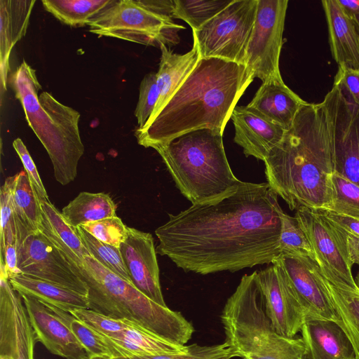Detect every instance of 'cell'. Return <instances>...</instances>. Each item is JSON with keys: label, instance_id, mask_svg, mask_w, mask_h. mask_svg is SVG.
I'll return each mask as SVG.
<instances>
[{"label": "cell", "instance_id": "6da1fadb", "mask_svg": "<svg viewBox=\"0 0 359 359\" xmlns=\"http://www.w3.org/2000/svg\"><path fill=\"white\" fill-rule=\"evenodd\" d=\"M283 211L267 182H241L218 197L169 215L155 230L156 253L202 275L272 264L281 253Z\"/></svg>", "mask_w": 359, "mask_h": 359}, {"label": "cell", "instance_id": "7a4b0ae2", "mask_svg": "<svg viewBox=\"0 0 359 359\" xmlns=\"http://www.w3.org/2000/svg\"><path fill=\"white\" fill-rule=\"evenodd\" d=\"M254 79L244 65L200 58L155 118L137 128L138 144L156 150L189 132L208 128L223 133Z\"/></svg>", "mask_w": 359, "mask_h": 359}, {"label": "cell", "instance_id": "3957f363", "mask_svg": "<svg viewBox=\"0 0 359 359\" xmlns=\"http://www.w3.org/2000/svg\"><path fill=\"white\" fill-rule=\"evenodd\" d=\"M264 162L267 183L290 210L328 209L334 161L323 104L306 102Z\"/></svg>", "mask_w": 359, "mask_h": 359}, {"label": "cell", "instance_id": "277c9868", "mask_svg": "<svg viewBox=\"0 0 359 359\" xmlns=\"http://www.w3.org/2000/svg\"><path fill=\"white\" fill-rule=\"evenodd\" d=\"M55 245L87 285L90 309L115 319L131 321L175 344L185 346L191 339L194 328L181 313L153 302L130 282L90 255L82 261L62 243L56 242Z\"/></svg>", "mask_w": 359, "mask_h": 359}, {"label": "cell", "instance_id": "5b68a950", "mask_svg": "<svg viewBox=\"0 0 359 359\" xmlns=\"http://www.w3.org/2000/svg\"><path fill=\"white\" fill-rule=\"evenodd\" d=\"M24 109L28 125L46 150L54 177L62 185L73 182L84 154L79 128L80 114L57 101L41 86L36 71L25 60L8 79Z\"/></svg>", "mask_w": 359, "mask_h": 359}, {"label": "cell", "instance_id": "8992f818", "mask_svg": "<svg viewBox=\"0 0 359 359\" xmlns=\"http://www.w3.org/2000/svg\"><path fill=\"white\" fill-rule=\"evenodd\" d=\"M222 135L208 128L197 130L156 149L177 187L192 204L218 197L242 182L230 168Z\"/></svg>", "mask_w": 359, "mask_h": 359}, {"label": "cell", "instance_id": "52a82bcc", "mask_svg": "<svg viewBox=\"0 0 359 359\" xmlns=\"http://www.w3.org/2000/svg\"><path fill=\"white\" fill-rule=\"evenodd\" d=\"M225 343L242 359H305L302 337L278 334L265 311L257 271L245 275L221 314Z\"/></svg>", "mask_w": 359, "mask_h": 359}, {"label": "cell", "instance_id": "ba28073f", "mask_svg": "<svg viewBox=\"0 0 359 359\" xmlns=\"http://www.w3.org/2000/svg\"><path fill=\"white\" fill-rule=\"evenodd\" d=\"M87 25L90 32L100 36L159 48L177 44L178 32L185 29L172 18L148 8L142 0H115Z\"/></svg>", "mask_w": 359, "mask_h": 359}, {"label": "cell", "instance_id": "9c48e42d", "mask_svg": "<svg viewBox=\"0 0 359 359\" xmlns=\"http://www.w3.org/2000/svg\"><path fill=\"white\" fill-rule=\"evenodd\" d=\"M258 0H233L198 30L192 31L200 58L215 57L245 65Z\"/></svg>", "mask_w": 359, "mask_h": 359}, {"label": "cell", "instance_id": "30bf717a", "mask_svg": "<svg viewBox=\"0 0 359 359\" xmlns=\"http://www.w3.org/2000/svg\"><path fill=\"white\" fill-rule=\"evenodd\" d=\"M287 0H258L255 21L248 43L245 66L262 83L281 77L280 55Z\"/></svg>", "mask_w": 359, "mask_h": 359}, {"label": "cell", "instance_id": "8fae6325", "mask_svg": "<svg viewBox=\"0 0 359 359\" xmlns=\"http://www.w3.org/2000/svg\"><path fill=\"white\" fill-rule=\"evenodd\" d=\"M294 217L310 243L322 273L338 286L359 289L340 228L316 210L307 207L299 208Z\"/></svg>", "mask_w": 359, "mask_h": 359}, {"label": "cell", "instance_id": "7c38bea8", "mask_svg": "<svg viewBox=\"0 0 359 359\" xmlns=\"http://www.w3.org/2000/svg\"><path fill=\"white\" fill-rule=\"evenodd\" d=\"M322 103L332 144L334 172L359 186V105L348 102L334 86Z\"/></svg>", "mask_w": 359, "mask_h": 359}, {"label": "cell", "instance_id": "4fadbf2b", "mask_svg": "<svg viewBox=\"0 0 359 359\" xmlns=\"http://www.w3.org/2000/svg\"><path fill=\"white\" fill-rule=\"evenodd\" d=\"M22 274L41 278L88 295V289L59 249L41 231L32 232L18 243Z\"/></svg>", "mask_w": 359, "mask_h": 359}, {"label": "cell", "instance_id": "5bb4252c", "mask_svg": "<svg viewBox=\"0 0 359 359\" xmlns=\"http://www.w3.org/2000/svg\"><path fill=\"white\" fill-rule=\"evenodd\" d=\"M36 341L22 296L0 266V359H34Z\"/></svg>", "mask_w": 359, "mask_h": 359}, {"label": "cell", "instance_id": "9a60e30c", "mask_svg": "<svg viewBox=\"0 0 359 359\" xmlns=\"http://www.w3.org/2000/svg\"><path fill=\"white\" fill-rule=\"evenodd\" d=\"M264 311L273 330L293 338L300 332L306 316L304 309L281 267L276 263L257 271Z\"/></svg>", "mask_w": 359, "mask_h": 359}, {"label": "cell", "instance_id": "2e32d148", "mask_svg": "<svg viewBox=\"0 0 359 359\" xmlns=\"http://www.w3.org/2000/svg\"><path fill=\"white\" fill-rule=\"evenodd\" d=\"M272 263L278 264L283 269L304 309L306 319L329 320L343 328L314 259L281 253Z\"/></svg>", "mask_w": 359, "mask_h": 359}, {"label": "cell", "instance_id": "e0dca14e", "mask_svg": "<svg viewBox=\"0 0 359 359\" xmlns=\"http://www.w3.org/2000/svg\"><path fill=\"white\" fill-rule=\"evenodd\" d=\"M119 248L130 283L153 302L167 306L161 291L152 235L128 227V237Z\"/></svg>", "mask_w": 359, "mask_h": 359}, {"label": "cell", "instance_id": "ac0fdd59", "mask_svg": "<svg viewBox=\"0 0 359 359\" xmlns=\"http://www.w3.org/2000/svg\"><path fill=\"white\" fill-rule=\"evenodd\" d=\"M34 328L36 341L51 353L66 359H90L87 350L53 307L35 298L20 294Z\"/></svg>", "mask_w": 359, "mask_h": 359}, {"label": "cell", "instance_id": "d6986e66", "mask_svg": "<svg viewBox=\"0 0 359 359\" xmlns=\"http://www.w3.org/2000/svg\"><path fill=\"white\" fill-rule=\"evenodd\" d=\"M231 118L235 128L234 142L243 148L245 156L264 161L283 140L285 130L245 106H236Z\"/></svg>", "mask_w": 359, "mask_h": 359}, {"label": "cell", "instance_id": "ffe728a7", "mask_svg": "<svg viewBox=\"0 0 359 359\" xmlns=\"http://www.w3.org/2000/svg\"><path fill=\"white\" fill-rule=\"evenodd\" d=\"M306 103L283 82L282 77L262 83L248 109L288 130L301 108Z\"/></svg>", "mask_w": 359, "mask_h": 359}, {"label": "cell", "instance_id": "44dd1931", "mask_svg": "<svg viewBox=\"0 0 359 359\" xmlns=\"http://www.w3.org/2000/svg\"><path fill=\"white\" fill-rule=\"evenodd\" d=\"M300 332L306 348L305 359H355L347 334L334 321L309 318Z\"/></svg>", "mask_w": 359, "mask_h": 359}, {"label": "cell", "instance_id": "7402d4cb", "mask_svg": "<svg viewBox=\"0 0 359 359\" xmlns=\"http://www.w3.org/2000/svg\"><path fill=\"white\" fill-rule=\"evenodd\" d=\"M321 3L333 58L339 67L359 69V32L353 18L337 0H323Z\"/></svg>", "mask_w": 359, "mask_h": 359}, {"label": "cell", "instance_id": "603a6c76", "mask_svg": "<svg viewBox=\"0 0 359 359\" xmlns=\"http://www.w3.org/2000/svg\"><path fill=\"white\" fill-rule=\"evenodd\" d=\"M35 0H0V90L7 89L12 48L26 34Z\"/></svg>", "mask_w": 359, "mask_h": 359}, {"label": "cell", "instance_id": "cb8c5ba5", "mask_svg": "<svg viewBox=\"0 0 359 359\" xmlns=\"http://www.w3.org/2000/svg\"><path fill=\"white\" fill-rule=\"evenodd\" d=\"M160 49L161 55L158 71L156 73L159 97L154 110L146 124L153 121L158 114L200 59L195 43H193L191 50L185 54L174 53L165 45H161Z\"/></svg>", "mask_w": 359, "mask_h": 359}, {"label": "cell", "instance_id": "d4e9b609", "mask_svg": "<svg viewBox=\"0 0 359 359\" xmlns=\"http://www.w3.org/2000/svg\"><path fill=\"white\" fill-rule=\"evenodd\" d=\"M112 358L142 355L171 354L187 351L188 346L172 344L132 323L110 337L104 336Z\"/></svg>", "mask_w": 359, "mask_h": 359}, {"label": "cell", "instance_id": "484cf974", "mask_svg": "<svg viewBox=\"0 0 359 359\" xmlns=\"http://www.w3.org/2000/svg\"><path fill=\"white\" fill-rule=\"evenodd\" d=\"M8 280L20 294L27 295L66 311L72 313L89 309L87 296L54 283L22 273L14 275Z\"/></svg>", "mask_w": 359, "mask_h": 359}, {"label": "cell", "instance_id": "4316f807", "mask_svg": "<svg viewBox=\"0 0 359 359\" xmlns=\"http://www.w3.org/2000/svg\"><path fill=\"white\" fill-rule=\"evenodd\" d=\"M318 271L352 344L355 359H359V289L334 284L322 273L318 264Z\"/></svg>", "mask_w": 359, "mask_h": 359}, {"label": "cell", "instance_id": "83f0119b", "mask_svg": "<svg viewBox=\"0 0 359 359\" xmlns=\"http://www.w3.org/2000/svg\"><path fill=\"white\" fill-rule=\"evenodd\" d=\"M116 205L107 194L82 191L65 206L61 212L72 227L78 226L116 215Z\"/></svg>", "mask_w": 359, "mask_h": 359}, {"label": "cell", "instance_id": "f1b7e54d", "mask_svg": "<svg viewBox=\"0 0 359 359\" xmlns=\"http://www.w3.org/2000/svg\"><path fill=\"white\" fill-rule=\"evenodd\" d=\"M13 203L17 235L26 236L32 232L41 231L43 219L41 205L25 170L18 173Z\"/></svg>", "mask_w": 359, "mask_h": 359}, {"label": "cell", "instance_id": "f546056e", "mask_svg": "<svg viewBox=\"0 0 359 359\" xmlns=\"http://www.w3.org/2000/svg\"><path fill=\"white\" fill-rule=\"evenodd\" d=\"M115 0H42L43 8L60 21L72 27L88 22Z\"/></svg>", "mask_w": 359, "mask_h": 359}, {"label": "cell", "instance_id": "4dcf8cb0", "mask_svg": "<svg viewBox=\"0 0 359 359\" xmlns=\"http://www.w3.org/2000/svg\"><path fill=\"white\" fill-rule=\"evenodd\" d=\"M42 209V226L41 231L56 238L67 246L81 260L90 256L83 245L76 229L70 226L63 219L60 212L51 203L41 204Z\"/></svg>", "mask_w": 359, "mask_h": 359}, {"label": "cell", "instance_id": "1f68e13d", "mask_svg": "<svg viewBox=\"0 0 359 359\" xmlns=\"http://www.w3.org/2000/svg\"><path fill=\"white\" fill-rule=\"evenodd\" d=\"M233 0H174L173 18L185 21L198 30Z\"/></svg>", "mask_w": 359, "mask_h": 359}, {"label": "cell", "instance_id": "d6a6232c", "mask_svg": "<svg viewBox=\"0 0 359 359\" xmlns=\"http://www.w3.org/2000/svg\"><path fill=\"white\" fill-rule=\"evenodd\" d=\"M76 229L91 257L109 271L130 282L119 248L97 240L81 226H78Z\"/></svg>", "mask_w": 359, "mask_h": 359}, {"label": "cell", "instance_id": "836d02e7", "mask_svg": "<svg viewBox=\"0 0 359 359\" xmlns=\"http://www.w3.org/2000/svg\"><path fill=\"white\" fill-rule=\"evenodd\" d=\"M52 306L87 350L91 358L104 355L111 357L109 348L102 334L76 318L72 313Z\"/></svg>", "mask_w": 359, "mask_h": 359}, {"label": "cell", "instance_id": "e575fe53", "mask_svg": "<svg viewBox=\"0 0 359 359\" xmlns=\"http://www.w3.org/2000/svg\"><path fill=\"white\" fill-rule=\"evenodd\" d=\"M279 245L281 253L307 257L315 260L310 243L297 220L283 211Z\"/></svg>", "mask_w": 359, "mask_h": 359}, {"label": "cell", "instance_id": "d590c367", "mask_svg": "<svg viewBox=\"0 0 359 359\" xmlns=\"http://www.w3.org/2000/svg\"><path fill=\"white\" fill-rule=\"evenodd\" d=\"M17 177L18 173L13 176L8 177L1 187V253L4 251L7 245L15 242L18 243L16 218L13 203V191Z\"/></svg>", "mask_w": 359, "mask_h": 359}, {"label": "cell", "instance_id": "8d00e7d4", "mask_svg": "<svg viewBox=\"0 0 359 359\" xmlns=\"http://www.w3.org/2000/svg\"><path fill=\"white\" fill-rule=\"evenodd\" d=\"M333 198L328 210L359 219V186L334 172Z\"/></svg>", "mask_w": 359, "mask_h": 359}, {"label": "cell", "instance_id": "74e56055", "mask_svg": "<svg viewBox=\"0 0 359 359\" xmlns=\"http://www.w3.org/2000/svg\"><path fill=\"white\" fill-rule=\"evenodd\" d=\"M234 357L236 355L224 342L212 346L194 344L188 346L187 351L178 353L132 355L113 359H231Z\"/></svg>", "mask_w": 359, "mask_h": 359}, {"label": "cell", "instance_id": "f35d334b", "mask_svg": "<svg viewBox=\"0 0 359 359\" xmlns=\"http://www.w3.org/2000/svg\"><path fill=\"white\" fill-rule=\"evenodd\" d=\"M81 226L97 240L120 248L128 237L127 226L117 216L90 222Z\"/></svg>", "mask_w": 359, "mask_h": 359}, {"label": "cell", "instance_id": "ab89813d", "mask_svg": "<svg viewBox=\"0 0 359 359\" xmlns=\"http://www.w3.org/2000/svg\"><path fill=\"white\" fill-rule=\"evenodd\" d=\"M159 91L156 73H149L144 76L140 85L139 99L135 110L138 128H143L157 104Z\"/></svg>", "mask_w": 359, "mask_h": 359}, {"label": "cell", "instance_id": "60d3db41", "mask_svg": "<svg viewBox=\"0 0 359 359\" xmlns=\"http://www.w3.org/2000/svg\"><path fill=\"white\" fill-rule=\"evenodd\" d=\"M72 313L100 334L108 337L128 328L132 324V322L128 320L115 319L90 309L76 310Z\"/></svg>", "mask_w": 359, "mask_h": 359}, {"label": "cell", "instance_id": "b9f144b4", "mask_svg": "<svg viewBox=\"0 0 359 359\" xmlns=\"http://www.w3.org/2000/svg\"><path fill=\"white\" fill-rule=\"evenodd\" d=\"M13 147L23 165L24 170L40 204L50 202L35 163L22 140L20 138L15 139L13 142Z\"/></svg>", "mask_w": 359, "mask_h": 359}, {"label": "cell", "instance_id": "7bdbcfd3", "mask_svg": "<svg viewBox=\"0 0 359 359\" xmlns=\"http://www.w3.org/2000/svg\"><path fill=\"white\" fill-rule=\"evenodd\" d=\"M333 86L350 102L359 105V69L339 67Z\"/></svg>", "mask_w": 359, "mask_h": 359}, {"label": "cell", "instance_id": "ee69618b", "mask_svg": "<svg viewBox=\"0 0 359 359\" xmlns=\"http://www.w3.org/2000/svg\"><path fill=\"white\" fill-rule=\"evenodd\" d=\"M345 232L359 237V219L339 214L328 209H315Z\"/></svg>", "mask_w": 359, "mask_h": 359}, {"label": "cell", "instance_id": "f6af8a7d", "mask_svg": "<svg viewBox=\"0 0 359 359\" xmlns=\"http://www.w3.org/2000/svg\"><path fill=\"white\" fill-rule=\"evenodd\" d=\"M1 261L4 264L8 278L21 273L18 268V245L17 242L7 245L1 253Z\"/></svg>", "mask_w": 359, "mask_h": 359}, {"label": "cell", "instance_id": "bcb514c9", "mask_svg": "<svg viewBox=\"0 0 359 359\" xmlns=\"http://www.w3.org/2000/svg\"><path fill=\"white\" fill-rule=\"evenodd\" d=\"M339 227V226H338ZM344 245L349 262L359 266V237L349 234L341 229Z\"/></svg>", "mask_w": 359, "mask_h": 359}, {"label": "cell", "instance_id": "7dc6e473", "mask_svg": "<svg viewBox=\"0 0 359 359\" xmlns=\"http://www.w3.org/2000/svg\"><path fill=\"white\" fill-rule=\"evenodd\" d=\"M344 11L350 17L359 14V0H337Z\"/></svg>", "mask_w": 359, "mask_h": 359}, {"label": "cell", "instance_id": "c3c4849f", "mask_svg": "<svg viewBox=\"0 0 359 359\" xmlns=\"http://www.w3.org/2000/svg\"><path fill=\"white\" fill-rule=\"evenodd\" d=\"M355 25H356V27L358 30V32H359V14H357L355 15H354L353 17H352Z\"/></svg>", "mask_w": 359, "mask_h": 359}, {"label": "cell", "instance_id": "681fc988", "mask_svg": "<svg viewBox=\"0 0 359 359\" xmlns=\"http://www.w3.org/2000/svg\"><path fill=\"white\" fill-rule=\"evenodd\" d=\"M90 359H113V358L110 356L104 355V356H95V357L91 358Z\"/></svg>", "mask_w": 359, "mask_h": 359}, {"label": "cell", "instance_id": "f907efd6", "mask_svg": "<svg viewBox=\"0 0 359 359\" xmlns=\"http://www.w3.org/2000/svg\"><path fill=\"white\" fill-rule=\"evenodd\" d=\"M355 281L358 287H359V271L355 276Z\"/></svg>", "mask_w": 359, "mask_h": 359}]
</instances>
